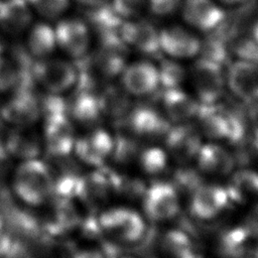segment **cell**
I'll use <instances>...</instances> for the list:
<instances>
[{
    "label": "cell",
    "instance_id": "obj_26",
    "mask_svg": "<svg viewBox=\"0 0 258 258\" xmlns=\"http://www.w3.org/2000/svg\"><path fill=\"white\" fill-rule=\"evenodd\" d=\"M159 85L164 89L181 87L183 81L188 77L181 60H177L170 57H165L159 60L157 64Z\"/></svg>",
    "mask_w": 258,
    "mask_h": 258
},
{
    "label": "cell",
    "instance_id": "obj_33",
    "mask_svg": "<svg viewBox=\"0 0 258 258\" xmlns=\"http://www.w3.org/2000/svg\"><path fill=\"white\" fill-rule=\"evenodd\" d=\"M242 230L249 239L258 241V201L253 203L245 214Z\"/></svg>",
    "mask_w": 258,
    "mask_h": 258
},
{
    "label": "cell",
    "instance_id": "obj_40",
    "mask_svg": "<svg viewBox=\"0 0 258 258\" xmlns=\"http://www.w3.org/2000/svg\"><path fill=\"white\" fill-rule=\"evenodd\" d=\"M255 61L258 62V42L256 45V50H255Z\"/></svg>",
    "mask_w": 258,
    "mask_h": 258
},
{
    "label": "cell",
    "instance_id": "obj_37",
    "mask_svg": "<svg viewBox=\"0 0 258 258\" xmlns=\"http://www.w3.org/2000/svg\"><path fill=\"white\" fill-rule=\"evenodd\" d=\"M77 1L86 8H96L110 2V0H77Z\"/></svg>",
    "mask_w": 258,
    "mask_h": 258
},
{
    "label": "cell",
    "instance_id": "obj_5",
    "mask_svg": "<svg viewBox=\"0 0 258 258\" xmlns=\"http://www.w3.org/2000/svg\"><path fill=\"white\" fill-rule=\"evenodd\" d=\"M53 27L57 48L70 58L77 60L90 52L93 34L86 20L61 17Z\"/></svg>",
    "mask_w": 258,
    "mask_h": 258
},
{
    "label": "cell",
    "instance_id": "obj_29",
    "mask_svg": "<svg viewBox=\"0 0 258 258\" xmlns=\"http://www.w3.org/2000/svg\"><path fill=\"white\" fill-rule=\"evenodd\" d=\"M33 12L44 20H57L69 10L72 0H26Z\"/></svg>",
    "mask_w": 258,
    "mask_h": 258
},
{
    "label": "cell",
    "instance_id": "obj_14",
    "mask_svg": "<svg viewBox=\"0 0 258 258\" xmlns=\"http://www.w3.org/2000/svg\"><path fill=\"white\" fill-rule=\"evenodd\" d=\"M118 35L128 46L145 55L161 53L159 47V29L153 23L140 17L124 20L119 28Z\"/></svg>",
    "mask_w": 258,
    "mask_h": 258
},
{
    "label": "cell",
    "instance_id": "obj_4",
    "mask_svg": "<svg viewBox=\"0 0 258 258\" xmlns=\"http://www.w3.org/2000/svg\"><path fill=\"white\" fill-rule=\"evenodd\" d=\"M188 77L195 97L202 105L218 104L227 89L223 64L203 55L192 62Z\"/></svg>",
    "mask_w": 258,
    "mask_h": 258
},
{
    "label": "cell",
    "instance_id": "obj_41",
    "mask_svg": "<svg viewBox=\"0 0 258 258\" xmlns=\"http://www.w3.org/2000/svg\"><path fill=\"white\" fill-rule=\"evenodd\" d=\"M192 258H201V257H199V256H197V255H196V256H194Z\"/></svg>",
    "mask_w": 258,
    "mask_h": 258
},
{
    "label": "cell",
    "instance_id": "obj_39",
    "mask_svg": "<svg viewBox=\"0 0 258 258\" xmlns=\"http://www.w3.org/2000/svg\"><path fill=\"white\" fill-rule=\"evenodd\" d=\"M6 231V220L2 211H0V236Z\"/></svg>",
    "mask_w": 258,
    "mask_h": 258
},
{
    "label": "cell",
    "instance_id": "obj_43",
    "mask_svg": "<svg viewBox=\"0 0 258 258\" xmlns=\"http://www.w3.org/2000/svg\"><path fill=\"white\" fill-rule=\"evenodd\" d=\"M1 2H2V0H0V4H1Z\"/></svg>",
    "mask_w": 258,
    "mask_h": 258
},
{
    "label": "cell",
    "instance_id": "obj_7",
    "mask_svg": "<svg viewBox=\"0 0 258 258\" xmlns=\"http://www.w3.org/2000/svg\"><path fill=\"white\" fill-rule=\"evenodd\" d=\"M142 208L147 219L153 222H166L179 213L180 199L171 183L159 181L144 190Z\"/></svg>",
    "mask_w": 258,
    "mask_h": 258
},
{
    "label": "cell",
    "instance_id": "obj_23",
    "mask_svg": "<svg viewBox=\"0 0 258 258\" xmlns=\"http://www.w3.org/2000/svg\"><path fill=\"white\" fill-rule=\"evenodd\" d=\"M129 125L136 136L147 139L164 137L170 127L165 116L148 107L134 109L129 116Z\"/></svg>",
    "mask_w": 258,
    "mask_h": 258
},
{
    "label": "cell",
    "instance_id": "obj_32",
    "mask_svg": "<svg viewBox=\"0 0 258 258\" xmlns=\"http://www.w3.org/2000/svg\"><path fill=\"white\" fill-rule=\"evenodd\" d=\"M182 0H147L146 8L157 17H169L180 10Z\"/></svg>",
    "mask_w": 258,
    "mask_h": 258
},
{
    "label": "cell",
    "instance_id": "obj_25",
    "mask_svg": "<svg viewBox=\"0 0 258 258\" xmlns=\"http://www.w3.org/2000/svg\"><path fill=\"white\" fill-rule=\"evenodd\" d=\"M230 201L249 204L258 201V171L252 168L234 169L225 185Z\"/></svg>",
    "mask_w": 258,
    "mask_h": 258
},
{
    "label": "cell",
    "instance_id": "obj_6",
    "mask_svg": "<svg viewBox=\"0 0 258 258\" xmlns=\"http://www.w3.org/2000/svg\"><path fill=\"white\" fill-rule=\"evenodd\" d=\"M196 119L198 120L197 127L201 135L209 141L234 140L241 135L238 120L231 113L217 107V104H201Z\"/></svg>",
    "mask_w": 258,
    "mask_h": 258
},
{
    "label": "cell",
    "instance_id": "obj_31",
    "mask_svg": "<svg viewBox=\"0 0 258 258\" xmlns=\"http://www.w3.org/2000/svg\"><path fill=\"white\" fill-rule=\"evenodd\" d=\"M147 0H110V5L122 20L134 19L140 16L146 8Z\"/></svg>",
    "mask_w": 258,
    "mask_h": 258
},
{
    "label": "cell",
    "instance_id": "obj_8",
    "mask_svg": "<svg viewBox=\"0 0 258 258\" xmlns=\"http://www.w3.org/2000/svg\"><path fill=\"white\" fill-rule=\"evenodd\" d=\"M115 140L107 130L93 128L80 136L77 135L73 154L80 163L97 168L103 166L113 154Z\"/></svg>",
    "mask_w": 258,
    "mask_h": 258
},
{
    "label": "cell",
    "instance_id": "obj_12",
    "mask_svg": "<svg viewBox=\"0 0 258 258\" xmlns=\"http://www.w3.org/2000/svg\"><path fill=\"white\" fill-rule=\"evenodd\" d=\"M165 151L168 157L179 163H186L195 160L197 153L203 143L197 126H192L189 122L170 125L166 135L164 136Z\"/></svg>",
    "mask_w": 258,
    "mask_h": 258
},
{
    "label": "cell",
    "instance_id": "obj_38",
    "mask_svg": "<svg viewBox=\"0 0 258 258\" xmlns=\"http://www.w3.org/2000/svg\"><path fill=\"white\" fill-rule=\"evenodd\" d=\"M216 1L221 5L233 7V6H239L243 4L246 0H216Z\"/></svg>",
    "mask_w": 258,
    "mask_h": 258
},
{
    "label": "cell",
    "instance_id": "obj_1",
    "mask_svg": "<svg viewBox=\"0 0 258 258\" xmlns=\"http://www.w3.org/2000/svg\"><path fill=\"white\" fill-rule=\"evenodd\" d=\"M13 196L29 208L43 207L53 196V182L44 160L33 158L19 161L10 178Z\"/></svg>",
    "mask_w": 258,
    "mask_h": 258
},
{
    "label": "cell",
    "instance_id": "obj_13",
    "mask_svg": "<svg viewBox=\"0 0 258 258\" xmlns=\"http://www.w3.org/2000/svg\"><path fill=\"white\" fill-rule=\"evenodd\" d=\"M119 77L121 87L129 96H148L160 87L157 64L149 59L127 62Z\"/></svg>",
    "mask_w": 258,
    "mask_h": 258
},
{
    "label": "cell",
    "instance_id": "obj_16",
    "mask_svg": "<svg viewBox=\"0 0 258 258\" xmlns=\"http://www.w3.org/2000/svg\"><path fill=\"white\" fill-rule=\"evenodd\" d=\"M180 12L189 28L207 33L216 30L226 17L222 5L216 0H182Z\"/></svg>",
    "mask_w": 258,
    "mask_h": 258
},
{
    "label": "cell",
    "instance_id": "obj_24",
    "mask_svg": "<svg viewBox=\"0 0 258 258\" xmlns=\"http://www.w3.org/2000/svg\"><path fill=\"white\" fill-rule=\"evenodd\" d=\"M56 46L54 27L47 20L33 22L26 31V51L33 59L51 56Z\"/></svg>",
    "mask_w": 258,
    "mask_h": 258
},
{
    "label": "cell",
    "instance_id": "obj_9",
    "mask_svg": "<svg viewBox=\"0 0 258 258\" xmlns=\"http://www.w3.org/2000/svg\"><path fill=\"white\" fill-rule=\"evenodd\" d=\"M161 53L177 60L196 58L201 53L202 39L188 26L170 24L159 29Z\"/></svg>",
    "mask_w": 258,
    "mask_h": 258
},
{
    "label": "cell",
    "instance_id": "obj_27",
    "mask_svg": "<svg viewBox=\"0 0 258 258\" xmlns=\"http://www.w3.org/2000/svg\"><path fill=\"white\" fill-rule=\"evenodd\" d=\"M163 250L169 258H192L196 256L190 240L179 231L167 232L163 240Z\"/></svg>",
    "mask_w": 258,
    "mask_h": 258
},
{
    "label": "cell",
    "instance_id": "obj_11",
    "mask_svg": "<svg viewBox=\"0 0 258 258\" xmlns=\"http://www.w3.org/2000/svg\"><path fill=\"white\" fill-rule=\"evenodd\" d=\"M47 206L41 228L51 236H62L81 224V215L74 198L52 196L44 205Z\"/></svg>",
    "mask_w": 258,
    "mask_h": 258
},
{
    "label": "cell",
    "instance_id": "obj_20",
    "mask_svg": "<svg viewBox=\"0 0 258 258\" xmlns=\"http://www.w3.org/2000/svg\"><path fill=\"white\" fill-rule=\"evenodd\" d=\"M162 108L164 116L169 122L173 124L186 123L196 119L201 103L181 87H176L164 89Z\"/></svg>",
    "mask_w": 258,
    "mask_h": 258
},
{
    "label": "cell",
    "instance_id": "obj_28",
    "mask_svg": "<svg viewBox=\"0 0 258 258\" xmlns=\"http://www.w3.org/2000/svg\"><path fill=\"white\" fill-rule=\"evenodd\" d=\"M169 157L164 148L150 146L144 149L139 156L141 169L147 174H158L163 171L168 163Z\"/></svg>",
    "mask_w": 258,
    "mask_h": 258
},
{
    "label": "cell",
    "instance_id": "obj_21",
    "mask_svg": "<svg viewBox=\"0 0 258 258\" xmlns=\"http://www.w3.org/2000/svg\"><path fill=\"white\" fill-rule=\"evenodd\" d=\"M70 100H67L68 114L73 122L82 125H94L103 114L99 95L94 90L76 86Z\"/></svg>",
    "mask_w": 258,
    "mask_h": 258
},
{
    "label": "cell",
    "instance_id": "obj_22",
    "mask_svg": "<svg viewBox=\"0 0 258 258\" xmlns=\"http://www.w3.org/2000/svg\"><path fill=\"white\" fill-rule=\"evenodd\" d=\"M33 13L26 0H2L0 4V29L10 36L26 33L33 23Z\"/></svg>",
    "mask_w": 258,
    "mask_h": 258
},
{
    "label": "cell",
    "instance_id": "obj_17",
    "mask_svg": "<svg viewBox=\"0 0 258 258\" xmlns=\"http://www.w3.org/2000/svg\"><path fill=\"white\" fill-rule=\"evenodd\" d=\"M72 154L46 155L45 161L53 182V196L76 198L83 174L79 160Z\"/></svg>",
    "mask_w": 258,
    "mask_h": 258
},
{
    "label": "cell",
    "instance_id": "obj_19",
    "mask_svg": "<svg viewBox=\"0 0 258 258\" xmlns=\"http://www.w3.org/2000/svg\"><path fill=\"white\" fill-rule=\"evenodd\" d=\"M198 168L210 176H229L235 169L233 153L222 142H203L195 159Z\"/></svg>",
    "mask_w": 258,
    "mask_h": 258
},
{
    "label": "cell",
    "instance_id": "obj_2",
    "mask_svg": "<svg viewBox=\"0 0 258 258\" xmlns=\"http://www.w3.org/2000/svg\"><path fill=\"white\" fill-rule=\"evenodd\" d=\"M97 225L109 239L125 244L138 242L146 231L144 216L127 206L104 209L98 217Z\"/></svg>",
    "mask_w": 258,
    "mask_h": 258
},
{
    "label": "cell",
    "instance_id": "obj_30",
    "mask_svg": "<svg viewBox=\"0 0 258 258\" xmlns=\"http://www.w3.org/2000/svg\"><path fill=\"white\" fill-rule=\"evenodd\" d=\"M20 72L16 62L0 49V94L11 92L15 88Z\"/></svg>",
    "mask_w": 258,
    "mask_h": 258
},
{
    "label": "cell",
    "instance_id": "obj_42",
    "mask_svg": "<svg viewBox=\"0 0 258 258\" xmlns=\"http://www.w3.org/2000/svg\"><path fill=\"white\" fill-rule=\"evenodd\" d=\"M123 258H133V257H123Z\"/></svg>",
    "mask_w": 258,
    "mask_h": 258
},
{
    "label": "cell",
    "instance_id": "obj_36",
    "mask_svg": "<svg viewBox=\"0 0 258 258\" xmlns=\"http://www.w3.org/2000/svg\"><path fill=\"white\" fill-rule=\"evenodd\" d=\"M70 258H105V256L95 248H79L71 254Z\"/></svg>",
    "mask_w": 258,
    "mask_h": 258
},
{
    "label": "cell",
    "instance_id": "obj_3",
    "mask_svg": "<svg viewBox=\"0 0 258 258\" xmlns=\"http://www.w3.org/2000/svg\"><path fill=\"white\" fill-rule=\"evenodd\" d=\"M30 75L35 85L46 94L59 96L73 90L79 78L76 63L52 55L33 59L30 66Z\"/></svg>",
    "mask_w": 258,
    "mask_h": 258
},
{
    "label": "cell",
    "instance_id": "obj_35",
    "mask_svg": "<svg viewBox=\"0 0 258 258\" xmlns=\"http://www.w3.org/2000/svg\"><path fill=\"white\" fill-rule=\"evenodd\" d=\"M247 108V122L249 129L258 145V100L251 102Z\"/></svg>",
    "mask_w": 258,
    "mask_h": 258
},
{
    "label": "cell",
    "instance_id": "obj_18",
    "mask_svg": "<svg viewBox=\"0 0 258 258\" xmlns=\"http://www.w3.org/2000/svg\"><path fill=\"white\" fill-rule=\"evenodd\" d=\"M230 202L225 185L202 183L190 197L189 207L192 215L200 220H211L219 216Z\"/></svg>",
    "mask_w": 258,
    "mask_h": 258
},
{
    "label": "cell",
    "instance_id": "obj_34",
    "mask_svg": "<svg viewBox=\"0 0 258 258\" xmlns=\"http://www.w3.org/2000/svg\"><path fill=\"white\" fill-rule=\"evenodd\" d=\"M24 258H60L55 250L45 243H36L32 247H28Z\"/></svg>",
    "mask_w": 258,
    "mask_h": 258
},
{
    "label": "cell",
    "instance_id": "obj_10",
    "mask_svg": "<svg viewBox=\"0 0 258 258\" xmlns=\"http://www.w3.org/2000/svg\"><path fill=\"white\" fill-rule=\"evenodd\" d=\"M226 88L240 101L249 104L258 100V62L252 59L232 60L225 71Z\"/></svg>",
    "mask_w": 258,
    "mask_h": 258
},
{
    "label": "cell",
    "instance_id": "obj_15",
    "mask_svg": "<svg viewBox=\"0 0 258 258\" xmlns=\"http://www.w3.org/2000/svg\"><path fill=\"white\" fill-rule=\"evenodd\" d=\"M3 146L6 152L19 161L39 158L44 151L41 131L34 126H10L5 131Z\"/></svg>",
    "mask_w": 258,
    "mask_h": 258
}]
</instances>
